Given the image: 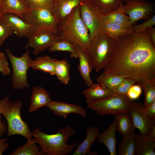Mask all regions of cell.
I'll return each mask as SVG.
<instances>
[{
	"label": "cell",
	"instance_id": "30",
	"mask_svg": "<svg viewBox=\"0 0 155 155\" xmlns=\"http://www.w3.org/2000/svg\"><path fill=\"white\" fill-rule=\"evenodd\" d=\"M70 65L65 59L61 60H57L55 66V75L61 83L67 84L70 80L69 67Z\"/></svg>",
	"mask_w": 155,
	"mask_h": 155
},
{
	"label": "cell",
	"instance_id": "18",
	"mask_svg": "<svg viewBox=\"0 0 155 155\" xmlns=\"http://www.w3.org/2000/svg\"><path fill=\"white\" fill-rule=\"evenodd\" d=\"M52 100L47 91L40 86H34L32 90L29 111L35 112Z\"/></svg>",
	"mask_w": 155,
	"mask_h": 155
},
{
	"label": "cell",
	"instance_id": "45",
	"mask_svg": "<svg viewBox=\"0 0 155 155\" xmlns=\"http://www.w3.org/2000/svg\"><path fill=\"white\" fill-rule=\"evenodd\" d=\"M1 0L0 1V3H1ZM3 15L1 13V12L0 11V18H3Z\"/></svg>",
	"mask_w": 155,
	"mask_h": 155
},
{
	"label": "cell",
	"instance_id": "8",
	"mask_svg": "<svg viewBox=\"0 0 155 155\" xmlns=\"http://www.w3.org/2000/svg\"><path fill=\"white\" fill-rule=\"evenodd\" d=\"M79 7L81 17L88 30L91 40L103 33L105 15L90 0H83Z\"/></svg>",
	"mask_w": 155,
	"mask_h": 155
},
{
	"label": "cell",
	"instance_id": "17",
	"mask_svg": "<svg viewBox=\"0 0 155 155\" xmlns=\"http://www.w3.org/2000/svg\"><path fill=\"white\" fill-rule=\"evenodd\" d=\"M100 133L98 127L93 126L86 130V136L85 139L79 145L73 154V155H95L97 154V151L92 152L90 148L97 139Z\"/></svg>",
	"mask_w": 155,
	"mask_h": 155
},
{
	"label": "cell",
	"instance_id": "36",
	"mask_svg": "<svg viewBox=\"0 0 155 155\" xmlns=\"http://www.w3.org/2000/svg\"><path fill=\"white\" fill-rule=\"evenodd\" d=\"M136 83V81L134 79L130 78H126L113 91L115 94L126 95L130 88Z\"/></svg>",
	"mask_w": 155,
	"mask_h": 155
},
{
	"label": "cell",
	"instance_id": "20",
	"mask_svg": "<svg viewBox=\"0 0 155 155\" xmlns=\"http://www.w3.org/2000/svg\"><path fill=\"white\" fill-rule=\"evenodd\" d=\"M30 9L25 0H1L0 5V11L3 15L11 13L22 18Z\"/></svg>",
	"mask_w": 155,
	"mask_h": 155
},
{
	"label": "cell",
	"instance_id": "10",
	"mask_svg": "<svg viewBox=\"0 0 155 155\" xmlns=\"http://www.w3.org/2000/svg\"><path fill=\"white\" fill-rule=\"evenodd\" d=\"M123 4L124 12L128 14L132 25L141 19L146 20L154 15V3L146 0H125Z\"/></svg>",
	"mask_w": 155,
	"mask_h": 155
},
{
	"label": "cell",
	"instance_id": "33",
	"mask_svg": "<svg viewBox=\"0 0 155 155\" xmlns=\"http://www.w3.org/2000/svg\"><path fill=\"white\" fill-rule=\"evenodd\" d=\"M145 93V100L143 105V108L155 100V78L146 80L141 87Z\"/></svg>",
	"mask_w": 155,
	"mask_h": 155
},
{
	"label": "cell",
	"instance_id": "31",
	"mask_svg": "<svg viewBox=\"0 0 155 155\" xmlns=\"http://www.w3.org/2000/svg\"><path fill=\"white\" fill-rule=\"evenodd\" d=\"M50 52L55 51H64L69 52L70 57L75 59L78 58L76 49L73 43L67 40H59L48 49Z\"/></svg>",
	"mask_w": 155,
	"mask_h": 155
},
{
	"label": "cell",
	"instance_id": "1",
	"mask_svg": "<svg viewBox=\"0 0 155 155\" xmlns=\"http://www.w3.org/2000/svg\"><path fill=\"white\" fill-rule=\"evenodd\" d=\"M103 73L135 80L141 87L146 79L155 78V48L148 30L119 38L114 52Z\"/></svg>",
	"mask_w": 155,
	"mask_h": 155
},
{
	"label": "cell",
	"instance_id": "14",
	"mask_svg": "<svg viewBox=\"0 0 155 155\" xmlns=\"http://www.w3.org/2000/svg\"><path fill=\"white\" fill-rule=\"evenodd\" d=\"M76 49L79 59L78 69L81 77L88 87L93 84L90 76L93 65L86 49L73 43Z\"/></svg>",
	"mask_w": 155,
	"mask_h": 155
},
{
	"label": "cell",
	"instance_id": "47",
	"mask_svg": "<svg viewBox=\"0 0 155 155\" xmlns=\"http://www.w3.org/2000/svg\"><path fill=\"white\" fill-rule=\"evenodd\" d=\"M1 0H0V1Z\"/></svg>",
	"mask_w": 155,
	"mask_h": 155
},
{
	"label": "cell",
	"instance_id": "46",
	"mask_svg": "<svg viewBox=\"0 0 155 155\" xmlns=\"http://www.w3.org/2000/svg\"><path fill=\"white\" fill-rule=\"evenodd\" d=\"M125 0H123V1H125Z\"/></svg>",
	"mask_w": 155,
	"mask_h": 155
},
{
	"label": "cell",
	"instance_id": "19",
	"mask_svg": "<svg viewBox=\"0 0 155 155\" xmlns=\"http://www.w3.org/2000/svg\"><path fill=\"white\" fill-rule=\"evenodd\" d=\"M83 0H55L52 11L55 18L59 23L79 6Z\"/></svg>",
	"mask_w": 155,
	"mask_h": 155
},
{
	"label": "cell",
	"instance_id": "32",
	"mask_svg": "<svg viewBox=\"0 0 155 155\" xmlns=\"http://www.w3.org/2000/svg\"><path fill=\"white\" fill-rule=\"evenodd\" d=\"M126 78L121 76L106 74L102 73L96 79L98 83L113 91Z\"/></svg>",
	"mask_w": 155,
	"mask_h": 155
},
{
	"label": "cell",
	"instance_id": "48",
	"mask_svg": "<svg viewBox=\"0 0 155 155\" xmlns=\"http://www.w3.org/2000/svg\"></svg>",
	"mask_w": 155,
	"mask_h": 155
},
{
	"label": "cell",
	"instance_id": "4",
	"mask_svg": "<svg viewBox=\"0 0 155 155\" xmlns=\"http://www.w3.org/2000/svg\"><path fill=\"white\" fill-rule=\"evenodd\" d=\"M22 106L20 101L12 102L8 96H5L0 100V113L7 121V136L19 135L27 140L32 141L33 133L28 124L21 118L20 111Z\"/></svg>",
	"mask_w": 155,
	"mask_h": 155
},
{
	"label": "cell",
	"instance_id": "37",
	"mask_svg": "<svg viewBox=\"0 0 155 155\" xmlns=\"http://www.w3.org/2000/svg\"><path fill=\"white\" fill-rule=\"evenodd\" d=\"M7 57L4 53L0 52V72L4 76L9 75L11 71Z\"/></svg>",
	"mask_w": 155,
	"mask_h": 155
},
{
	"label": "cell",
	"instance_id": "11",
	"mask_svg": "<svg viewBox=\"0 0 155 155\" xmlns=\"http://www.w3.org/2000/svg\"><path fill=\"white\" fill-rule=\"evenodd\" d=\"M134 124L140 132L147 136L154 127L155 121L151 119L145 113L142 104L132 101L129 110Z\"/></svg>",
	"mask_w": 155,
	"mask_h": 155
},
{
	"label": "cell",
	"instance_id": "2",
	"mask_svg": "<svg viewBox=\"0 0 155 155\" xmlns=\"http://www.w3.org/2000/svg\"><path fill=\"white\" fill-rule=\"evenodd\" d=\"M33 140L37 143L45 155H67L73 151L79 142L71 144H67L68 139L76 135L75 131L70 126L59 129L57 133L49 134L36 128L32 131Z\"/></svg>",
	"mask_w": 155,
	"mask_h": 155
},
{
	"label": "cell",
	"instance_id": "21",
	"mask_svg": "<svg viewBox=\"0 0 155 155\" xmlns=\"http://www.w3.org/2000/svg\"><path fill=\"white\" fill-rule=\"evenodd\" d=\"M114 116L116 131L123 137L128 136L134 133L136 128L129 111L119 113Z\"/></svg>",
	"mask_w": 155,
	"mask_h": 155
},
{
	"label": "cell",
	"instance_id": "34",
	"mask_svg": "<svg viewBox=\"0 0 155 155\" xmlns=\"http://www.w3.org/2000/svg\"><path fill=\"white\" fill-rule=\"evenodd\" d=\"M30 9H44L52 12L55 0H25Z\"/></svg>",
	"mask_w": 155,
	"mask_h": 155
},
{
	"label": "cell",
	"instance_id": "15",
	"mask_svg": "<svg viewBox=\"0 0 155 155\" xmlns=\"http://www.w3.org/2000/svg\"><path fill=\"white\" fill-rule=\"evenodd\" d=\"M56 115L66 118L71 113L78 114L84 117L87 115L86 111L79 105L69 104L64 102L52 100L46 106Z\"/></svg>",
	"mask_w": 155,
	"mask_h": 155
},
{
	"label": "cell",
	"instance_id": "40",
	"mask_svg": "<svg viewBox=\"0 0 155 155\" xmlns=\"http://www.w3.org/2000/svg\"><path fill=\"white\" fill-rule=\"evenodd\" d=\"M144 109L146 114L152 120L155 121V100Z\"/></svg>",
	"mask_w": 155,
	"mask_h": 155
},
{
	"label": "cell",
	"instance_id": "5",
	"mask_svg": "<svg viewBox=\"0 0 155 155\" xmlns=\"http://www.w3.org/2000/svg\"><path fill=\"white\" fill-rule=\"evenodd\" d=\"M116 42V40L104 33L91 40L86 49L96 72L106 68L114 52Z\"/></svg>",
	"mask_w": 155,
	"mask_h": 155
},
{
	"label": "cell",
	"instance_id": "22",
	"mask_svg": "<svg viewBox=\"0 0 155 155\" xmlns=\"http://www.w3.org/2000/svg\"><path fill=\"white\" fill-rule=\"evenodd\" d=\"M116 121L115 120L106 129L100 133L97 138L98 141L104 144L111 155L117 154L116 149Z\"/></svg>",
	"mask_w": 155,
	"mask_h": 155
},
{
	"label": "cell",
	"instance_id": "24",
	"mask_svg": "<svg viewBox=\"0 0 155 155\" xmlns=\"http://www.w3.org/2000/svg\"><path fill=\"white\" fill-rule=\"evenodd\" d=\"M57 59L46 56H41L33 60L31 67L34 70L55 75V68Z\"/></svg>",
	"mask_w": 155,
	"mask_h": 155
},
{
	"label": "cell",
	"instance_id": "42",
	"mask_svg": "<svg viewBox=\"0 0 155 155\" xmlns=\"http://www.w3.org/2000/svg\"><path fill=\"white\" fill-rule=\"evenodd\" d=\"M2 115L0 114V136L3 135L7 130V123L2 121Z\"/></svg>",
	"mask_w": 155,
	"mask_h": 155
},
{
	"label": "cell",
	"instance_id": "3",
	"mask_svg": "<svg viewBox=\"0 0 155 155\" xmlns=\"http://www.w3.org/2000/svg\"><path fill=\"white\" fill-rule=\"evenodd\" d=\"M60 39L75 43L86 49L91 42L88 30L80 16L79 6L59 23Z\"/></svg>",
	"mask_w": 155,
	"mask_h": 155
},
{
	"label": "cell",
	"instance_id": "35",
	"mask_svg": "<svg viewBox=\"0 0 155 155\" xmlns=\"http://www.w3.org/2000/svg\"><path fill=\"white\" fill-rule=\"evenodd\" d=\"M14 34L13 31L2 18H0V48L9 37Z\"/></svg>",
	"mask_w": 155,
	"mask_h": 155
},
{
	"label": "cell",
	"instance_id": "44",
	"mask_svg": "<svg viewBox=\"0 0 155 155\" xmlns=\"http://www.w3.org/2000/svg\"><path fill=\"white\" fill-rule=\"evenodd\" d=\"M147 137L150 139L155 138V126L154 127Z\"/></svg>",
	"mask_w": 155,
	"mask_h": 155
},
{
	"label": "cell",
	"instance_id": "12",
	"mask_svg": "<svg viewBox=\"0 0 155 155\" xmlns=\"http://www.w3.org/2000/svg\"><path fill=\"white\" fill-rule=\"evenodd\" d=\"M28 38L25 48L26 49L31 47L33 50V53L36 55L48 49L54 43L60 39V37L58 34L47 32L35 34Z\"/></svg>",
	"mask_w": 155,
	"mask_h": 155
},
{
	"label": "cell",
	"instance_id": "27",
	"mask_svg": "<svg viewBox=\"0 0 155 155\" xmlns=\"http://www.w3.org/2000/svg\"><path fill=\"white\" fill-rule=\"evenodd\" d=\"M123 5L117 10L105 15V16L107 19L126 29L133 30V25L130 22L129 16L124 11Z\"/></svg>",
	"mask_w": 155,
	"mask_h": 155
},
{
	"label": "cell",
	"instance_id": "41",
	"mask_svg": "<svg viewBox=\"0 0 155 155\" xmlns=\"http://www.w3.org/2000/svg\"><path fill=\"white\" fill-rule=\"evenodd\" d=\"M7 140V139L6 137L2 139L0 137V155H2L9 147L8 144L6 143Z\"/></svg>",
	"mask_w": 155,
	"mask_h": 155
},
{
	"label": "cell",
	"instance_id": "43",
	"mask_svg": "<svg viewBox=\"0 0 155 155\" xmlns=\"http://www.w3.org/2000/svg\"><path fill=\"white\" fill-rule=\"evenodd\" d=\"M147 30L151 42L155 47V28L153 26H152Z\"/></svg>",
	"mask_w": 155,
	"mask_h": 155
},
{
	"label": "cell",
	"instance_id": "25",
	"mask_svg": "<svg viewBox=\"0 0 155 155\" xmlns=\"http://www.w3.org/2000/svg\"><path fill=\"white\" fill-rule=\"evenodd\" d=\"M133 31V29H126L107 19L105 20L103 28V33L117 40L118 39Z\"/></svg>",
	"mask_w": 155,
	"mask_h": 155
},
{
	"label": "cell",
	"instance_id": "38",
	"mask_svg": "<svg viewBox=\"0 0 155 155\" xmlns=\"http://www.w3.org/2000/svg\"><path fill=\"white\" fill-rule=\"evenodd\" d=\"M155 25V15L145 20L144 22L137 25L133 26V31H139L147 30L153 26Z\"/></svg>",
	"mask_w": 155,
	"mask_h": 155
},
{
	"label": "cell",
	"instance_id": "28",
	"mask_svg": "<svg viewBox=\"0 0 155 155\" xmlns=\"http://www.w3.org/2000/svg\"><path fill=\"white\" fill-rule=\"evenodd\" d=\"M104 15L117 10L123 4V0H90Z\"/></svg>",
	"mask_w": 155,
	"mask_h": 155
},
{
	"label": "cell",
	"instance_id": "13",
	"mask_svg": "<svg viewBox=\"0 0 155 155\" xmlns=\"http://www.w3.org/2000/svg\"><path fill=\"white\" fill-rule=\"evenodd\" d=\"M3 19L18 38H28L32 35L33 31L31 26L19 16L7 13L3 14Z\"/></svg>",
	"mask_w": 155,
	"mask_h": 155
},
{
	"label": "cell",
	"instance_id": "23",
	"mask_svg": "<svg viewBox=\"0 0 155 155\" xmlns=\"http://www.w3.org/2000/svg\"><path fill=\"white\" fill-rule=\"evenodd\" d=\"M135 155H155V138L150 139L137 134Z\"/></svg>",
	"mask_w": 155,
	"mask_h": 155
},
{
	"label": "cell",
	"instance_id": "7",
	"mask_svg": "<svg viewBox=\"0 0 155 155\" xmlns=\"http://www.w3.org/2000/svg\"><path fill=\"white\" fill-rule=\"evenodd\" d=\"M22 19L31 26L33 31L32 35L47 32L58 34L59 23L52 12L49 10L30 9L23 16Z\"/></svg>",
	"mask_w": 155,
	"mask_h": 155
},
{
	"label": "cell",
	"instance_id": "39",
	"mask_svg": "<svg viewBox=\"0 0 155 155\" xmlns=\"http://www.w3.org/2000/svg\"><path fill=\"white\" fill-rule=\"evenodd\" d=\"M142 89L139 85H133L128 91L126 96L133 100L137 99L142 94Z\"/></svg>",
	"mask_w": 155,
	"mask_h": 155
},
{
	"label": "cell",
	"instance_id": "6",
	"mask_svg": "<svg viewBox=\"0 0 155 155\" xmlns=\"http://www.w3.org/2000/svg\"><path fill=\"white\" fill-rule=\"evenodd\" d=\"M6 52L12 67L11 83L13 89L20 90L29 88L27 72L31 67L33 60L30 57V50H27L20 57L14 55L9 48L6 49Z\"/></svg>",
	"mask_w": 155,
	"mask_h": 155
},
{
	"label": "cell",
	"instance_id": "26",
	"mask_svg": "<svg viewBox=\"0 0 155 155\" xmlns=\"http://www.w3.org/2000/svg\"><path fill=\"white\" fill-rule=\"evenodd\" d=\"M136 134L134 133L123 138L120 141L119 145V155H135Z\"/></svg>",
	"mask_w": 155,
	"mask_h": 155
},
{
	"label": "cell",
	"instance_id": "9",
	"mask_svg": "<svg viewBox=\"0 0 155 155\" xmlns=\"http://www.w3.org/2000/svg\"><path fill=\"white\" fill-rule=\"evenodd\" d=\"M132 101L126 95L115 94L104 99L88 104L87 107L100 115H115L129 111Z\"/></svg>",
	"mask_w": 155,
	"mask_h": 155
},
{
	"label": "cell",
	"instance_id": "16",
	"mask_svg": "<svg viewBox=\"0 0 155 155\" xmlns=\"http://www.w3.org/2000/svg\"><path fill=\"white\" fill-rule=\"evenodd\" d=\"M88 104L98 101L110 97L115 94L113 91L103 84H93L82 92Z\"/></svg>",
	"mask_w": 155,
	"mask_h": 155
},
{
	"label": "cell",
	"instance_id": "29",
	"mask_svg": "<svg viewBox=\"0 0 155 155\" xmlns=\"http://www.w3.org/2000/svg\"><path fill=\"white\" fill-rule=\"evenodd\" d=\"M10 155H44L39 146L34 140H27L26 143L14 150Z\"/></svg>",
	"mask_w": 155,
	"mask_h": 155
}]
</instances>
